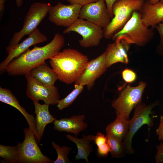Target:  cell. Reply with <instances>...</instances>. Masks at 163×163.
Segmentation results:
<instances>
[{
    "instance_id": "obj_1",
    "label": "cell",
    "mask_w": 163,
    "mask_h": 163,
    "mask_svg": "<svg viewBox=\"0 0 163 163\" xmlns=\"http://www.w3.org/2000/svg\"><path fill=\"white\" fill-rule=\"evenodd\" d=\"M65 44L63 36L56 33L52 40L45 45L28 49L7 66L5 71L9 75H25L34 68L50 59L59 53Z\"/></svg>"
},
{
    "instance_id": "obj_2",
    "label": "cell",
    "mask_w": 163,
    "mask_h": 163,
    "mask_svg": "<svg viewBox=\"0 0 163 163\" xmlns=\"http://www.w3.org/2000/svg\"><path fill=\"white\" fill-rule=\"evenodd\" d=\"M88 62L86 56L71 48L59 52L49 60L58 79L67 84L75 82L83 73Z\"/></svg>"
},
{
    "instance_id": "obj_3",
    "label": "cell",
    "mask_w": 163,
    "mask_h": 163,
    "mask_svg": "<svg viewBox=\"0 0 163 163\" xmlns=\"http://www.w3.org/2000/svg\"><path fill=\"white\" fill-rule=\"evenodd\" d=\"M148 27L142 21L139 11H135L123 28L115 34L112 39L114 40L123 39L131 45L143 46L151 41L155 36L154 28Z\"/></svg>"
},
{
    "instance_id": "obj_4",
    "label": "cell",
    "mask_w": 163,
    "mask_h": 163,
    "mask_svg": "<svg viewBox=\"0 0 163 163\" xmlns=\"http://www.w3.org/2000/svg\"><path fill=\"white\" fill-rule=\"evenodd\" d=\"M145 2L144 0H116L112 7L113 17L109 24L103 28L104 37L107 39L112 38L123 28L134 11H140Z\"/></svg>"
},
{
    "instance_id": "obj_5",
    "label": "cell",
    "mask_w": 163,
    "mask_h": 163,
    "mask_svg": "<svg viewBox=\"0 0 163 163\" xmlns=\"http://www.w3.org/2000/svg\"><path fill=\"white\" fill-rule=\"evenodd\" d=\"M49 3L36 2L30 6L24 18L23 27L19 31L14 33L6 50L8 53L19 43L25 36L29 35L36 28L48 14L50 7Z\"/></svg>"
},
{
    "instance_id": "obj_6",
    "label": "cell",
    "mask_w": 163,
    "mask_h": 163,
    "mask_svg": "<svg viewBox=\"0 0 163 163\" xmlns=\"http://www.w3.org/2000/svg\"><path fill=\"white\" fill-rule=\"evenodd\" d=\"M158 104V102L156 101L147 105L141 102L135 107L133 117L129 120V131L123 141L127 153L132 154L135 152L132 147V139L138 129L144 124L147 125L149 127L153 126L154 116L152 110Z\"/></svg>"
},
{
    "instance_id": "obj_7",
    "label": "cell",
    "mask_w": 163,
    "mask_h": 163,
    "mask_svg": "<svg viewBox=\"0 0 163 163\" xmlns=\"http://www.w3.org/2000/svg\"><path fill=\"white\" fill-rule=\"evenodd\" d=\"M146 85L145 82H141L137 86L132 87L129 85L122 90L112 103L117 115H122L129 120L132 110L142 102V94Z\"/></svg>"
},
{
    "instance_id": "obj_8",
    "label": "cell",
    "mask_w": 163,
    "mask_h": 163,
    "mask_svg": "<svg viewBox=\"0 0 163 163\" xmlns=\"http://www.w3.org/2000/svg\"><path fill=\"white\" fill-rule=\"evenodd\" d=\"M24 139L19 142L18 146L19 154L18 163H52L53 161L41 152L37 144L34 134L29 127L24 129Z\"/></svg>"
},
{
    "instance_id": "obj_9",
    "label": "cell",
    "mask_w": 163,
    "mask_h": 163,
    "mask_svg": "<svg viewBox=\"0 0 163 163\" xmlns=\"http://www.w3.org/2000/svg\"><path fill=\"white\" fill-rule=\"evenodd\" d=\"M74 32L80 34L82 39H80V45L84 48H88L99 45L104 37L103 29L87 20L78 18L70 26L63 31L64 34Z\"/></svg>"
},
{
    "instance_id": "obj_10",
    "label": "cell",
    "mask_w": 163,
    "mask_h": 163,
    "mask_svg": "<svg viewBox=\"0 0 163 163\" xmlns=\"http://www.w3.org/2000/svg\"><path fill=\"white\" fill-rule=\"evenodd\" d=\"M27 81L26 94L27 96L34 102L43 101L49 105L57 104L60 100L57 88L54 86L41 84L34 79L30 73L25 75Z\"/></svg>"
},
{
    "instance_id": "obj_11",
    "label": "cell",
    "mask_w": 163,
    "mask_h": 163,
    "mask_svg": "<svg viewBox=\"0 0 163 163\" xmlns=\"http://www.w3.org/2000/svg\"><path fill=\"white\" fill-rule=\"evenodd\" d=\"M79 18L87 20L103 29L109 24L112 18L105 0H98L82 6Z\"/></svg>"
},
{
    "instance_id": "obj_12",
    "label": "cell",
    "mask_w": 163,
    "mask_h": 163,
    "mask_svg": "<svg viewBox=\"0 0 163 163\" xmlns=\"http://www.w3.org/2000/svg\"><path fill=\"white\" fill-rule=\"evenodd\" d=\"M82 7L78 5H65L59 2L54 6L51 5L49 20L57 26L69 27L79 18Z\"/></svg>"
},
{
    "instance_id": "obj_13",
    "label": "cell",
    "mask_w": 163,
    "mask_h": 163,
    "mask_svg": "<svg viewBox=\"0 0 163 163\" xmlns=\"http://www.w3.org/2000/svg\"><path fill=\"white\" fill-rule=\"evenodd\" d=\"M107 69L104 52L97 58L88 61L84 72L75 82V84L86 85L88 89L90 90L95 80L105 72Z\"/></svg>"
},
{
    "instance_id": "obj_14",
    "label": "cell",
    "mask_w": 163,
    "mask_h": 163,
    "mask_svg": "<svg viewBox=\"0 0 163 163\" xmlns=\"http://www.w3.org/2000/svg\"><path fill=\"white\" fill-rule=\"evenodd\" d=\"M28 37L22 42L18 43L8 53L6 58L0 64V71H5L8 64L15 58H17L27 51L32 46L43 43L47 40V37L37 28Z\"/></svg>"
},
{
    "instance_id": "obj_15",
    "label": "cell",
    "mask_w": 163,
    "mask_h": 163,
    "mask_svg": "<svg viewBox=\"0 0 163 163\" xmlns=\"http://www.w3.org/2000/svg\"><path fill=\"white\" fill-rule=\"evenodd\" d=\"M130 45L122 39H117L114 43L109 44L105 51L107 68L117 62L128 64L127 53Z\"/></svg>"
},
{
    "instance_id": "obj_16",
    "label": "cell",
    "mask_w": 163,
    "mask_h": 163,
    "mask_svg": "<svg viewBox=\"0 0 163 163\" xmlns=\"http://www.w3.org/2000/svg\"><path fill=\"white\" fill-rule=\"evenodd\" d=\"M85 115L82 114L56 120L53 123L54 129L59 131L73 133L76 137L88 126L85 121Z\"/></svg>"
},
{
    "instance_id": "obj_17",
    "label": "cell",
    "mask_w": 163,
    "mask_h": 163,
    "mask_svg": "<svg viewBox=\"0 0 163 163\" xmlns=\"http://www.w3.org/2000/svg\"><path fill=\"white\" fill-rule=\"evenodd\" d=\"M139 11L142 21L148 27L154 28L158 24L163 22V3L160 2L152 4L147 0Z\"/></svg>"
},
{
    "instance_id": "obj_18",
    "label": "cell",
    "mask_w": 163,
    "mask_h": 163,
    "mask_svg": "<svg viewBox=\"0 0 163 163\" xmlns=\"http://www.w3.org/2000/svg\"><path fill=\"white\" fill-rule=\"evenodd\" d=\"M34 113L36 117V131L37 142L38 143L42 137L46 125L49 123H54L56 120L53 117L49 111V105L44 104H41L38 102H34Z\"/></svg>"
},
{
    "instance_id": "obj_19",
    "label": "cell",
    "mask_w": 163,
    "mask_h": 163,
    "mask_svg": "<svg viewBox=\"0 0 163 163\" xmlns=\"http://www.w3.org/2000/svg\"><path fill=\"white\" fill-rule=\"evenodd\" d=\"M0 101L12 106L22 114L26 119L29 127L37 137L36 119L32 114L28 113L25 109L20 104L18 101L11 91L8 89L0 87Z\"/></svg>"
},
{
    "instance_id": "obj_20",
    "label": "cell",
    "mask_w": 163,
    "mask_h": 163,
    "mask_svg": "<svg viewBox=\"0 0 163 163\" xmlns=\"http://www.w3.org/2000/svg\"><path fill=\"white\" fill-rule=\"evenodd\" d=\"M30 73L38 82L47 86L54 85L58 79L56 74L45 62L34 68Z\"/></svg>"
},
{
    "instance_id": "obj_21",
    "label": "cell",
    "mask_w": 163,
    "mask_h": 163,
    "mask_svg": "<svg viewBox=\"0 0 163 163\" xmlns=\"http://www.w3.org/2000/svg\"><path fill=\"white\" fill-rule=\"evenodd\" d=\"M94 136V135H83L82 138L79 139L69 134L66 135V138L74 143L77 147V153L75 158L76 160L84 159L86 162L89 163L88 157L93 151L90 143L93 140Z\"/></svg>"
},
{
    "instance_id": "obj_22",
    "label": "cell",
    "mask_w": 163,
    "mask_h": 163,
    "mask_svg": "<svg viewBox=\"0 0 163 163\" xmlns=\"http://www.w3.org/2000/svg\"><path fill=\"white\" fill-rule=\"evenodd\" d=\"M129 120L121 115H117L116 119L105 129L106 134L112 136L123 141L129 131Z\"/></svg>"
},
{
    "instance_id": "obj_23",
    "label": "cell",
    "mask_w": 163,
    "mask_h": 163,
    "mask_svg": "<svg viewBox=\"0 0 163 163\" xmlns=\"http://www.w3.org/2000/svg\"><path fill=\"white\" fill-rule=\"evenodd\" d=\"M106 137L111 157L119 158L124 157L126 152L123 141L110 135H106Z\"/></svg>"
},
{
    "instance_id": "obj_24",
    "label": "cell",
    "mask_w": 163,
    "mask_h": 163,
    "mask_svg": "<svg viewBox=\"0 0 163 163\" xmlns=\"http://www.w3.org/2000/svg\"><path fill=\"white\" fill-rule=\"evenodd\" d=\"M0 157L6 162L18 163L19 154L17 145L9 146L0 144Z\"/></svg>"
},
{
    "instance_id": "obj_25",
    "label": "cell",
    "mask_w": 163,
    "mask_h": 163,
    "mask_svg": "<svg viewBox=\"0 0 163 163\" xmlns=\"http://www.w3.org/2000/svg\"><path fill=\"white\" fill-rule=\"evenodd\" d=\"M84 86L82 84H75L73 90L65 97L59 101L57 104L59 110H62L71 105L82 91Z\"/></svg>"
},
{
    "instance_id": "obj_26",
    "label": "cell",
    "mask_w": 163,
    "mask_h": 163,
    "mask_svg": "<svg viewBox=\"0 0 163 163\" xmlns=\"http://www.w3.org/2000/svg\"><path fill=\"white\" fill-rule=\"evenodd\" d=\"M51 143L57 154V158L53 161L54 163L71 162L68 158V155L72 149L71 147L66 145L61 147L53 142H52Z\"/></svg>"
},
{
    "instance_id": "obj_27",
    "label": "cell",
    "mask_w": 163,
    "mask_h": 163,
    "mask_svg": "<svg viewBox=\"0 0 163 163\" xmlns=\"http://www.w3.org/2000/svg\"><path fill=\"white\" fill-rule=\"evenodd\" d=\"M123 80L128 83H131L136 80L137 76L136 73L131 69H126L122 72Z\"/></svg>"
},
{
    "instance_id": "obj_28",
    "label": "cell",
    "mask_w": 163,
    "mask_h": 163,
    "mask_svg": "<svg viewBox=\"0 0 163 163\" xmlns=\"http://www.w3.org/2000/svg\"><path fill=\"white\" fill-rule=\"evenodd\" d=\"M155 28L157 29L160 37V41L157 47V50L160 54L163 56V23L158 24Z\"/></svg>"
},
{
    "instance_id": "obj_29",
    "label": "cell",
    "mask_w": 163,
    "mask_h": 163,
    "mask_svg": "<svg viewBox=\"0 0 163 163\" xmlns=\"http://www.w3.org/2000/svg\"><path fill=\"white\" fill-rule=\"evenodd\" d=\"M110 152V148L107 142L104 144L97 147V154L100 157H107Z\"/></svg>"
},
{
    "instance_id": "obj_30",
    "label": "cell",
    "mask_w": 163,
    "mask_h": 163,
    "mask_svg": "<svg viewBox=\"0 0 163 163\" xmlns=\"http://www.w3.org/2000/svg\"><path fill=\"white\" fill-rule=\"evenodd\" d=\"M93 141L97 147L104 144L107 142L106 136L99 132H97L96 135L94 136Z\"/></svg>"
},
{
    "instance_id": "obj_31",
    "label": "cell",
    "mask_w": 163,
    "mask_h": 163,
    "mask_svg": "<svg viewBox=\"0 0 163 163\" xmlns=\"http://www.w3.org/2000/svg\"><path fill=\"white\" fill-rule=\"evenodd\" d=\"M157 152L155 156V162L163 163V140L156 146Z\"/></svg>"
},
{
    "instance_id": "obj_32",
    "label": "cell",
    "mask_w": 163,
    "mask_h": 163,
    "mask_svg": "<svg viewBox=\"0 0 163 163\" xmlns=\"http://www.w3.org/2000/svg\"><path fill=\"white\" fill-rule=\"evenodd\" d=\"M66 1L69 2L70 4L78 5L82 6L89 3L96 2L98 0H61Z\"/></svg>"
},
{
    "instance_id": "obj_33",
    "label": "cell",
    "mask_w": 163,
    "mask_h": 163,
    "mask_svg": "<svg viewBox=\"0 0 163 163\" xmlns=\"http://www.w3.org/2000/svg\"><path fill=\"white\" fill-rule=\"evenodd\" d=\"M156 133L159 141L163 140V116H161L159 126L156 130Z\"/></svg>"
},
{
    "instance_id": "obj_34",
    "label": "cell",
    "mask_w": 163,
    "mask_h": 163,
    "mask_svg": "<svg viewBox=\"0 0 163 163\" xmlns=\"http://www.w3.org/2000/svg\"><path fill=\"white\" fill-rule=\"evenodd\" d=\"M107 6L112 18L113 17V15L112 11V7L114 2L116 0H105Z\"/></svg>"
},
{
    "instance_id": "obj_35",
    "label": "cell",
    "mask_w": 163,
    "mask_h": 163,
    "mask_svg": "<svg viewBox=\"0 0 163 163\" xmlns=\"http://www.w3.org/2000/svg\"><path fill=\"white\" fill-rule=\"evenodd\" d=\"M5 0H0V19L3 16L5 9Z\"/></svg>"
},
{
    "instance_id": "obj_36",
    "label": "cell",
    "mask_w": 163,
    "mask_h": 163,
    "mask_svg": "<svg viewBox=\"0 0 163 163\" xmlns=\"http://www.w3.org/2000/svg\"><path fill=\"white\" fill-rule=\"evenodd\" d=\"M15 1L17 6L18 7H20L23 3V0H15Z\"/></svg>"
},
{
    "instance_id": "obj_37",
    "label": "cell",
    "mask_w": 163,
    "mask_h": 163,
    "mask_svg": "<svg viewBox=\"0 0 163 163\" xmlns=\"http://www.w3.org/2000/svg\"><path fill=\"white\" fill-rule=\"evenodd\" d=\"M149 2L152 4H154L160 2V0H149Z\"/></svg>"
},
{
    "instance_id": "obj_38",
    "label": "cell",
    "mask_w": 163,
    "mask_h": 163,
    "mask_svg": "<svg viewBox=\"0 0 163 163\" xmlns=\"http://www.w3.org/2000/svg\"><path fill=\"white\" fill-rule=\"evenodd\" d=\"M160 2L161 3H163V0H160Z\"/></svg>"
}]
</instances>
